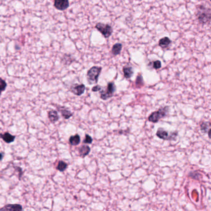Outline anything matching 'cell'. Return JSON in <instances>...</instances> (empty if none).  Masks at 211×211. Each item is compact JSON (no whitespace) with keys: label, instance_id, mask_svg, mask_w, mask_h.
Instances as JSON below:
<instances>
[{"label":"cell","instance_id":"11","mask_svg":"<svg viewBox=\"0 0 211 211\" xmlns=\"http://www.w3.org/2000/svg\"><path fill=\"white\" fill-rule=\"evenodd\" d=\"M58 110L61 112L62 115L63 116V117L66 119H69L72 116H73V113H72L70 110H69L67 108H66L65 107H58Z\"/></svg>","mask_w":211,"mask_h":211},{"label":"cell","instance_id":"2","mask_svg":"<svg viewBox=\"0 0 211 211\" xmlns=\"http://www.w3.org/2000/svg\"><path fill=\"white\" fill-rule=\"evenodd\" d=\"M168 112H169L168 107L165 106L164 107H162L159 108L157 111H155L150 114L148 118V120L154 123H158L160 119L167 116Z\"/></svg>","mask_w":211,"mask_h":211},{"label":"cell","instance_id":"4","mask_svg":"<svg viewBox=\"0 0 211 211\" xmlns=\"http://www.w3.org/2000/svg\"><path fill=\"white\" fill-rule=\"evenodd\" d=\"M116 86L113 82H110L108 84L107 87L105 89H101L100 90V99L107 100L113 97V95L116 91Z\"/></svg>","mask_w":211,"mask_h":211},{"label":"cell","instance_id":"21","mask_svg":"<svg viewBox=\"0 0 211 211\" xmlns=\"http://www.w3.org/2000/svg\"><path fill=\"white\" fill-rule=\"evenodd\" d=\"M136 86L137 87H141L144 85V81H143V78H142V76L139 74L137 77L136 78Z\"/></svg>","mask_w":211,"mask_h":211},{"label":"cell","instance_id":"15","mask_svg":"<svg viewBox=\"0 0 211 211\" xmlns=\"http://www.w3.org/2000/svg\"><path fill=\"white\" fill-rule=\"evenodd\" d=\"M171 43H172V41L170 40V39L167 37H165L164 38L160 39L159 42V45L161 48H162V49H166L167 47H168L171 44Z\"/></svg>","mask_w":211,"mask_h":211},{"label":"cell","instance_id":"3","mask_svg":"<svg viewBox=\"0 0 211 211\" xmlns=\"http://www.w3.org/2000/svg\"><path fill=\"white\" fill-rule=\"evenodd\" d=\"M102 67L99 66H93L90 68L87 73V81L90 85L97 84L99 81V77L102 71Z\"/></svg>","mask_w":211,"mask_h":211},{"label":"cell","instance_id":"12","mask_svg":"<svg viewBox=\"0 0 211 211\" xmlns=\"http://www.w3.org/2000/svg\"><path fill=\"white\" fill-rule=\"evenodd\" d=\"M48 117L51 123H55L58 121L59 115L58 112L55 110H50L48 112Z\"/></svg>","mask_w":211,"mask_h":211},{"label":"cell","instance_id":"13","mask_svg":"<svg viewBox=\"0 0 211 211\" xmlns=\"http://www.w3.org/2000/svg\"><path fill=\"white\" fill-rule=\"evenodd\" d=\"M69 144L71 146H76L79 145L81 142V137L79 134H75L74 136H71L69 139Z\"/></svg>","mask_w":211,"mask_h":211},{"label":"cell","instance_id":"10","mask_svg":"<svg viewBox=\"0 0 211 211\" xmlns=\"http://www.w3.org/2000/svg\"><path fill=\"white\" fill-rule=\"evenodd\" d=\"M0 138H1L5 142L9 144L14 141L16 136L11 134L8 132H6L4 134H0Z\"/></svg>","mask_w":211,"mask_h":211},{"label":"cell","instance_id":"25","mask_svg":"<svg viewBox=\"0 0 211 211\" xmlns=\"http://www.w3.org/2000/svg\"><path fill=\"white\" fill-rule=\"evenodd\" d=\"M101 89H102L101 86L99 85H97V86H95L92 87V92H97V91H100Z\"/></svg>","mask_w":211,"mask_h":211},{"label":"cell","instance_id":"1","mask_svg":"<svg viewBox=\"0 0 211 211\" xmlns=\"http://www.w3.org/2000/svg\"><path fill=\"white\" fill-rule=\"evenodd\" d=\"M197 19L202 24L209 22L211 19V10L203 5H198L196 7Z\"/></svg>","mask_w":211,"mask_h":211},{"label":"cell","instance_id":"5","mask_svg":"<svg viewBox=\"0 0 211 211\" xmlns=\"http://www.w3.org/2000/svg\"><path fill=\"white\" fill-rule=\"evenodd\" d=\"M156 136L163 140L173 141L176 139L178 136V132L174 131L169 133L168 131L165 130L164 128H160L157 129V131L156 132Z\"/></svg>","mask_w":211,"mask_h":211},{"label":"cell","instance_id":"7","mask_svg":"<svg viewBox=\"0 0 211 211\" xmlns=\"http://www.w3.org/2000/svg\"><path fill=\"white\" fill-rule=\"evenodd\" d=\"M85 89H86V86L84 84H74V85L71 86V91L73 92L74 95H77V96H80L84 93Z\"/></svg>","mask_w":211,"mask_h":211},{"label":"cell","instance_id":"16","mask_svg":"<svg viewBox=\"0 0 211 211\" xmlns=\"http://www.w3.org/2000/svg\"><path fill=\"white\" fill-rule=\"evenodd\" d=\"M122 47L123 45L122 44L120 43H117L114 44L113 46H112V53L114 56H117L119 54L121 53V51L122 50Z\"/></svg>","mask_w":211,"mask_h":211},{"label":"cell","instance_id":"6","mask_svg":"<svg viewBox=\"0 0 211 211\" xmlns=\"http://www.w3.org/2000/svg\"><path fill=\"white\" fill-rule=\"evenodd\" d=\"M95 28L104 35L106 39L110 37L113 32L112 27L109 24H105L104 23L99 22L95 25Z\"/></svg>","mask_w":211,"mask_h":211},{"label":"cell","instance_id":"9","mask_svg":"<svg viewBox=\"0 0 211 211\" xmlns=\"http://www.w3.org/2000/svg\"><path fill=\"white\" fill-rule=\"evenodd\" d=\"M22 210V207L20 204H8L0 209V210L8 211H21Z\"/></svg>","mask_w":211,"mask_h":211},{"label":"cell","instance_id":"23","mask_svg":"<svg viewBox=\"0 0 211 211\" xmlns=\"http://www.w3.org/2000/svg\"><path fill=\"white\" fill-rule=\"evenodd\" d=\"M162 63L159 60H156V61L153 62V68L155 69H159L161 68Z\"/></svg>","mask_w":211,"mask_h":211},{"label":"cell","instance_id":"19","mask_svg":"<svg viewBox=\"0 0 211 211\" xmlns=\"http://www.w3.org/2000/svg\"><path fill=\"white\" fill-rule=\"evenodd\" d=\"M210 123L209 122H202L201 124V130L203 133H206L210 129Z\"/></svg>","mask_w":211,"mask_h":211},{"label":"cell","instance_id":"8","mask_svg":"<svg viewBox=\"0 0 211 211\" xmlns=\"http://www.w3.org/2000/svg\"><path fill=\"white\" fill-rule=\"evenodd\" d=\"M69 6V0H55L54 6L59 11H64L67 9Z\"/></svg>","mask_w":211,"mask_h":211},{"label":"cell","instance_id":"14","mask_svg":"<svg viewBox=\"0 0 211 211\" xmlns=\"http://www.w3.org/2000/svg\"><path fill=\"white\" fill-rule=\"evenodd\" d=\"M123 71L124 76L126 79H129L134 74L133 68L131 66H124L123 69Z\"/></svg>","mask_w":211,"mask_h":211},{"label":"cell","instance_id":"18","mask_svg":"<svg viewBox=\"0 0 211 211\" xmlns=\"http://www.w3.org/2000/svg\"><path fill=\"white\" fill-rule=\"evenodd\" d=\"M68 168V164L67 163L64 162V161H62V160H60L59 161L58 164V165L57 167V169L58 170H59V172H64L65 170H66V168Z\"/></svg>","mask_w":211,"mask_h":211},{"label":"cell","instance_id":"24","mask_svg":"<svg viewBox=\"0 0 211 211\" xmlns=\"http://www.w3.org/2000/svg\"><path fill=\"white\" fill-rule=\"evenodd\" d=\"M93 141L92 138L90 137V136H89V134H86V137L84 140L83 141V143L84 144H92Z\"/></svg>","mask_w":211,"mask_h":211},{"label":"cell","instance_id":"17","mask_svg":"<svg viewBox=\"0 0 211 211\" xmlns=\"http://www.w3.org/2000/svg\"><path fill=\"white\" fill-rule=\"evenodd\" d=\"M79 155L81 157L84 158L87 155H89V154L90 152V148L88 146L84 145L79 148Z\"/></svg>","mask_w":211,"mask_h":211},{"label":"cell","instance_id":"22","mask_svg":"<svg viewBox=\"0 0 211 211\" xmlns=\"http://www.w3.org/2000/svg\"><path fill=\"white\" fill-rule=\"evenodd\" d=\"M189 177L195 179V180H198L199 178L201 177L200 173H199L197 172H190L189 173Z\"/></svg>","mask_w":211,"mask_h":211},{"label":"cell","instance_id":"20","mask_svg":"<svg viewBox=\"0 0 211 211\" xmlns=\"http://www.w3.org/2000/svg\"><path fill=\"white\" fill-rule=\"evenodd\" d=\"M6 87H7V83L4 80L1 79V78H0V95L1 94L2 92L4 91Z\"/></svg>","mask_w":211,"mask_h":211},{"label":"cell","instance_id":"26","mask_svg":"<svg viewBox=\"0 0 211 211\" xmlns=\"http://www.w3.org/2000/svg\"><path fill=\"white\" fill-rule=\"evenodd\" d=\"M3 158V154L2 153H0V161H1Z\"/></svg>","mask_w":211,"mask_h":211}]
</instances>
